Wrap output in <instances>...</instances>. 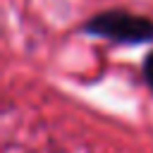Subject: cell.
Masks as SVG:
<instances>
[{
	"label": "cell",
	"mask_w": 153,
	"mask_h": 153,
	"mask_svg": "<svg viewBox=\"0 0 153 153\" xmlns=\"http://www.w3.org/2000/svg\"><path fill=\"white\" fill-rule=\"evenodd\" d=\"M81 31L115 41V43H129V45L153 43V19L141 17V14H131L124 10L100 12V14L91 17L81 26Z\"/></svg>",
	"instance_id": "cell-1"
},
{
	"label": "cell",
	"mask_w": 153,
	"mask_h": 153,
	"mask_svg": "<svg viewBox=\"0 0 153 153\" xmlns=\"http://www.w3.org/2000/svg\"><path fill=\"white\" fill-rule=\"evenodd\" d=\"M143 79H146V84L153 88V50L146 55V60H143Z\"/></svg>",
	"instance_id": "cell-2"
}]
</instances>
